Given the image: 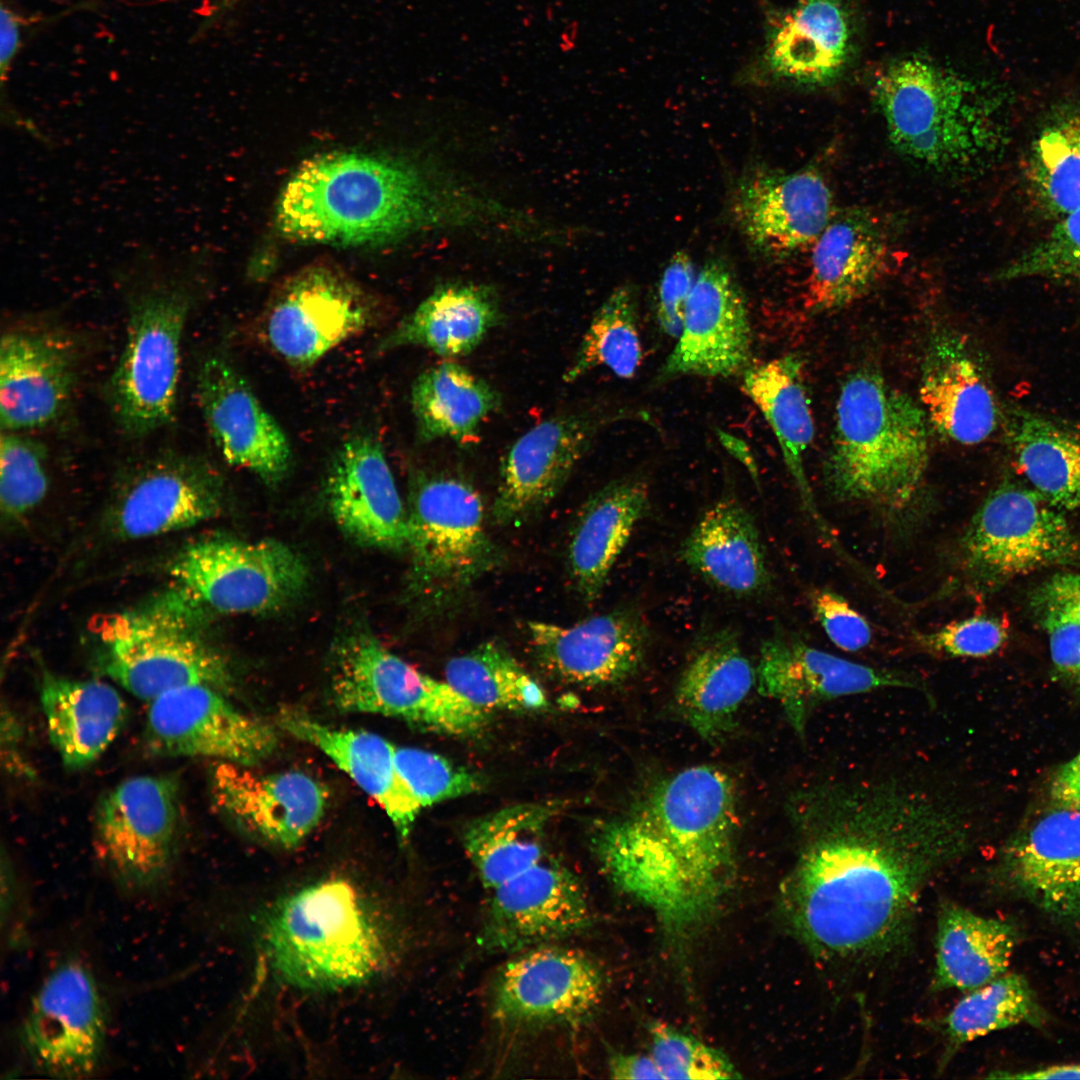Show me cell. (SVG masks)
Listing matches in <instances>:
<instances>
[{
    "instance_id": "1",
    "label": "cell",
    "mask_w": 1080,
    "mask_h": 1080,
    "mask_svg": "<svg viewBox=\"0 0 1080 1080\" xmlns=\"http://www.w3.org/2000/svg\"><path fill=\"white\" fill-rule=\"evenodd\" d=\"M798 808L802 843L778 899L792 934L828 962L902 950L924 890L968 848L960 808L897 781L820 784Z\"/></svg>"
},
{
    "instance_id": "2",
    "label": "cell",
    "mask_w": 1080,
    "mask_h": 1080,
    "mask_svg": "<svg viewBox=\"0 0 1080 1080\" xmlns=\"http://www.w3.org/2000/svg\"><path fill=\"white\" fill-rule=\"evenodd\" d=\"M738 810L730 776L712 765L654 784L598 828L592 848L608 880L652 912L682 948L718 915L736 877Z\"/></svg>"
},
{
    "instance_id": "3",
    "label": "cell",
    "mask_w": 1080,
    "mask_h": 1080,
    "mask_svg": "<svg viewBox=\"0 0 1080 1080\" xmlns=\"http://www.w3.org/2000/svg\"><path fill=\"white\" fill-rule=\"evenodd\" d=\"M455 192L406 159L333 152L305 161L291 176L275 223L297 242L385 243L470 215Z\"/></svg>"
},
{
    "instance_id": "4",
    "label": "cell",
    "mask_w": 1080,
    "mask_h": 1080,
    "mask_svg": "<svg viewBox=\"0 0 1080 1080\" xmlns=\"http://www.w3.org/2000/svg\"><path fill=\"white\" fill-rule=\"evenodd\" d=\"M925 412L877 372L859 370L841 387L824 482L838 501L861 503L893 524L924 514L929 462Z\"/></svg>"
},
{
    "instance_id": "5",
    "label": "cell",
    "mask_w": 1080,
    "mask_h": 1080,
    "mask_svg": "<svg viewBox=\"0 0 1080 1080\" xmlns=\"http://www.w3.org/2000/svg\"><path fill=\"white\" fill-rule=\"evenodd\" d=\"M392 928L360 889L328 878L271 903L260 919L259 945L280 983L303 991H334L366 984L391 966L396 952Z\"/></svg>"
},
{
    "instance_id": "6",
    "label": "cell",
    "mask_w": 1080,
    "mask_h": 1080,
    "mask_svg": "<svg viewBox=\"0 0 1080 1080\" xmlns=\"http://www.w3.org/2000/svg\"><path fill=\"white\" fill-rule=\"evenodd\" d=\"M874 90L890 141L921 165L967 168L1000 144L994 104L970 81L927 60L896 61Z\"/></svg>"
},
{
    "instance_id": "7",
    "label": "cell",
    "mask_w": 1080,
    "mask_h": 1080,
    "mask_svg": "<svg viewBox=\"0 0 1080 1080\" xmlns=\"http://www.w3.org/2000/svg\"><path fill=\"white\" fill-rule=\"evenodd\" d=\"M145 248L134 255L141 283L130 299L124 349L108 386L121 430L144 437L172 419L177 400L181 340L191 304L172 259ZM186 264V262H185Z\"/></svg>"
},
{
    "instance_id": "8",
    "label": "cell",
    "mask_w": 1080,
    "mask_h": 1080,
    "mask_svg": "<svg viewBox=\"0 0 1080 1080\" xmlns=\"http://www.w3.org/2000/svg\"><path fill=\"white\" fill-rule=\"evenodd\" d=\"M197 608L181 591L145 609L104 616L96 625L104 674L149 703L185 686L230 689L227 661L195 631Z\"/></svg>"
},
{
    "instance_id": "9",
    "label": "cell",
    "mask_w": 1080,
    "mask_h": 1080,
    "mask_svg": "<svg viewBox=\"0 0 1080 1080\" xmlns=\"http://www.w3.org/2000/svg\"><path fill=\"white\" fill-rule=\"evenodd\" d=\"M406 548L412 556L411 590L430 612L455 605L499 560L479 493L441 473L419 472L412 480Z\"/></svg>"
},
{
    "instance_id": "10",
    "label": "cell",
    "mask_w": 1080,
    "mask_h": 1080,
    "mask_svg": "<svg viewBox=\"0 0 1080 1080\" xmlns=\"http://www.w3.org/2000/svg\"><path fill=\"white\" fill-rule=\"evenodd\" d=\"M1031 487L1004 480L985 498L958 544V568L978 593L1080 559V537Z\"/></svg>"
},
{
    "instance_id": "11",
    "label": "cell",
    "mask_w": 1080,
    "mask_h": 1080,
    "mask_svg": "<svg viewBox=\"0 0 1080 1080\" xmlns=\"http://www.w3.org/2000/svg\"><path fill=\"white\" fill-rule=\"evenodd\" d=\"M331 691L344 712L393 717L440 734L472 736L489 720L447 681L418 671L367 633L337 647Z\"/></svg>"
},
{
    "instance_id": "12",
    "label": "cell",
    "mask_w": 1080,
    "mask_h": 1080,
    "mask_svg": "<svg viewBox=\"0 0 1080 1080\" xmlns=\"http://www.w3.org/2000/svg\"><path fill=\"white\" fill-rule=\"evenodd\" d=\"M181 590L199 607L222 614H259L288 605L304 590L308 568L280 541L206 539L170 565Z\"/></svg>"
},
{
    "instance_id": "13",
    "label": "cell",
    "mask_w": 1080,
    "mask_h": 1080,
    "mask_svg": "<svg viewBox=\"0 0 1080 1080\" xmlns=\"http://www.w3.org/2000/svg\"><path fill=\"white\" fill-rule=\"evenodd\" d=\"M180 807V784L170 775L129 777L99 799L96 850L119 885L150 892L166 882L179 845Z\"/></svg>"
},
{
    "instance_id": "14",
    "label": "cell",
    "mask_w": 1080,
    "mask_h": 1080,
    "mask_svg": "<svg viewBox=\"0 0 1080 1080\" xmlns=\"http://www.w3.org/2000/svg\"><path fill=\"white\" fill-rule=\"evenodd\" d=\"M379 307L355 280L326 265L308 266L272 292L259 320L266 345L289 366L306 370L334 348L373 327Z\"/></svg>"
},
{
    "instance_id": "15",
    "label": "cell",
    "mask_w": 1080,
    "mask_h": 1080,
    "mask_svg": "<svg viewBox=\"0 0 1080 1080\" xmlns=\"http://www.w3.org/2000/svg\"><path fill=\"white\" fill-rule=\"evenodd\" d=\"M107 1009L92 970L80 959L58 963L34 993L19 1028L30 1064L64 1079L96 1072L107 1039Z\"/></svg>"
},
{
    "instance_id": "16",
    "label": "cell",
    "mask_w": 1080,
    "mask_h": 1080,
    "mask_svg": "<svg viewBox=\"0 0 1080 1080\" xmlns=\"http://www.w3.org/2000/svg\"><path fill=\"white\" fill-rule=\"evenodd\" d=\"M605 992L599 965L583 952L548 943L515 955L497 971L491 1017L510 1031L576 1025L596 1011Z\"/></svg>"
},
{
    "instance_id": "17",
    "label": "cell",
    "mask_w": 1080,
    "mask_h": 1080,
    "mask_svg": "<svg viewBox=\"0 0 1080 1080\" xmlns=\"http://www.w3.org/2000/svg\"><path fill=\"white\" fill-rule=\"evenodd\" d=\"M145 743L161 757H201L253 766L278 744L275 729L205 685L173 689L151 701Z\"/></svg>"
},
{
    "instance_id": "18",
    "label": "cell",
    "mask_w": 1080,
    "mask_h": 1080,
    "mask_svg": "<svg viewBox=\"0 0 1080 1080\" xmlns=\"http://www.w3.org/2000/svg\"><path fill=\"white\" fill-rule=\"evenodd\" d=\"M617 415V414H615ZM614 414L574 410L549 417L507 450L492 507L496 523H520L560 492L600 429Z\"/></svg>"
},
{
    "instance_id": "19",
    "label": "cell",
    "mask_w": 1080,
    "mask_h": 1080,
    "mask_svg": "<svg viewBox=\"0 0 1080 1080\" xmlns=\"http://www.w3.org/2000/svg\"><path fill=\"white\" fill-rule=\"evenodd\" d=\"M677 344L657 378L730 377L751 366L752 330L742 289L723 261L697 272Z\"/></svg>"
},
{
    "instance_id": "20",
    "label": "cell",
    "mask_w": 1080,
    "mask_h": 1080,
    "mask_svg": "<svg viewBox=\"0 0 1080 1080\" xmlns=\"http://www.w3.org/2000/svg\"><path fill=\"white\" fill-rule=\"evenodd\" d=\"M197 395L208 431L227 463L271 485L287 475L293 455L284 430L229 360L212 355L203 361Z\"/></svg>"
},
{
    "instance_id": "21",
    "label": "cell",
    "mask_w": 1080,
    "mask_h": 1080,
    "mask_svg": "<svg viewBox=\"0 0 1080 1080\" xmlns=\"http://www.w3.org/2000/svg\"><path fill=\"white\" fill-rule=\"evenodd\" d=\"M540 667L559 681L586 686L622 683L644 663L650 633L637 610L622 608L564 627L528 623Z\"/></svg>"
},
{
    "instance_id": "22",
    "label": "cell",
    "mask_w": 1080,
    "mask_h": 1080,
    "mask_svg": "<svg viewBox=\"0 0 1080 1080\" xmlns=\"http://www.w3.org/2000/svg\"><path fill=\"white\" fill-rule=\"evenodd\" d=\"M756 676L760 693L781 704L800 736L817 704L883 688L919 687L906 675L853 662L782 635L762 644Z\"/></svg>"
},
{
    "instance_id": "23",
    "label": "cell",
    "mask_w": 1080,
    "mask_h": 1080,
    "mask_svg": "<svg viewBox=\"0 0 1080 1080\" xmlns=\"http://www.w3.org/2000/svg\"><path fill=\"white\" fill-rule=\"evenodd\" d=\"M220 484L199 458L164 455L146 462L118 490L109 525L119 539H139L192 527L219 509Z\"/></svg>"
},
{
    "instance_id": "24",
    "label": "cell",
    "mask_w": 1080,
    "mask_h": 1080,
    "mask_svg": "<svg viewBox=\"0 0 1080 1080\" xmlns=\"http://www.w3.org/2000/svg\"><path fill=\"white\" fill-rule=\"evenodd\" d=\"M210 794L221 813L282 848L306 839L320 823L328 800L325 787L303 772L263 774L228 762L214 763Z\"/></svg>"
},
{
    "instance_id": "25",
    "label": "cell",
    "mask_w": 1080,
    "mask_h": 1080,
    "mask_svg": "<svg viewBox=\"0 0 1080 1080\" xmlns=\"http://www.w3.org/2000/svg\"><path fill=\"white\" fill-rule=\"evenodd\" d=\"M731 210L753 248L779 255L816 240L832 219L833 200L815 171L787 174L756 167L737 182Z\"/></svg>"
},
{
    "instance_id": "26",
    "label": "cell",
    "mask_w": 1080,
    "mask_h": 1080,
    "mask_svg": "<svg viewBox=\"0 0 1080 1080\" xmlns=\"http://www.w3.org/2000/svg\"><path fill=\"white\" fill-rule=\"evenodd\" d=\"M328 508L353 540L370 547H407L408 512L380 441L370 434L347 439L332 459L325 482Z\"/></svg>"
},
{
    "instance_id": "27",
    "label": "cell",
    "mask_w": 1080,
    "mask_h": 1080,
    "mask_svg": "<svg viewBox=\"0 0 1080 1080\" xmlns=\"http://www.w3.org/2000/svg\"><path fill=\"white\" fill-rule=\"evenodd\" d=\"M76 352L73 342L54 330L19 328L2 336V431L42 428L63 413L76 382Z\"/></svg>"
},
{
    "instance_id": "28",
    "label": "cell",
    "mask_w": 1080,
    "mask_h": 1080,
    "mask_svg": "<svg viewBox=\"0 0 1080 1080\" xmlns=\"http://www.w3.org/2000/svg\"><path fill=\"white\" fill-rule=\"evenodd\" d=\"M1006 847V884L1053 919L1080 926V808L1061 807Z\"/></svg>"
},
{
    "instance_id": "29",
    "label": "cell",
    "mask_w": 1080,
    "mask_h": 1080,
    "mask_svg": "<svg viewBox=\"0 0 1080 1080\" xmlns=\"http://www.w3.org/2000/svg\"><path fill=\"white\" fill-rule=\"evenodd\" d=\"M919 394L925 415L937 431L962 445L984 442L1002 419L984 368L967 343L952 332L938 333L929 342Z\"/></svg>"
},
{
    "instance_id": "30",
    "label": "cell",
    "mask_w": 1080,
    "mask_h": 1080,
    "mask_svg": "<svg viewBox=\"0 0 1080 1080\" xmlns=\"http://www.w3.org/2000/svg\"><path fill=\"white\" fill-rule=\"evenodd\" d=\"M277 721L330 758L380 805L399 836L408 837L422 807L396 768L395 746L375 733L329 726L295 709H282Z\"/></svg>"
},
{
    "instance_id": "31",
    "label": "cell",
    "mask_w": 1080,
    "mask_h": 1080,
    "mask_svg": "<svg viewBox=\"0 0 1080 1080\" xmlns=\"http://www.w3.org/2000/svg\"><path fill=\"white\" fill-rule=\"evenodd\" d=\"M756 680L736 634L715 631L694 649L676 686L675 705L699 736L715 742L732 730L736 713Z\"/></svg>"
},
{
    "instance_id": "32",
    "label": "cell",
    "mask_w": 1080,
    "mask_h": 1080,
    "mask_svg": "<svg viewBox=\"0 0 1080 1080\" xmlns=\"http://www.w3.org/2000/svg\"><path fill=\"white\" fill-rule=\"evenodd\" d=\"M502 320L493 288L470 282L445 283L382 337L376 352L422 347L444 358L465 356Z\"/></svg>"
},
{
    "instance_id": "33",
    "label": "cell",
    "mask_w": 1080,
    "mask_h": 1080,
    "mask_svg": "<svg viewBox=\"0 0 1080 1080\" xmlns=\"http://www.w3.org/2000/svg\"><path fill=\"white\" fill-rule=\"evenodd\" d=\"M681 555L695 573L735 596L761 594L771 583L755 521L733 497L719 499L702 514Z\"/></svg>"
},
{
    "instance_id": "34",
    "label": "cell",
    "mask_w": 1080,
    "mask_h": 1080,
    "mask_svg": "<svg viewBox=\"0 0 1080 1080\" xmlns=\"http://www.w3.org/2000/svg\"><path fill=\"white\" fill-rule=\"evenodd\" d=\"M40 702L49 739L64 766L83 769L109 748L127 718V705L111 685L44 671Z\"/></svg>"
},
{
    "instance_id": "35",
    "label": "cell",
    "mask_w": 1080,
    "mask_h": 1080,
    "mask_svg": "<svg viewBox=\"0 0 1080 1080\" xmlns=\"http://www.w3.org/2000/svg\"><path fill=\"white\" fill-rule=\"evenodd\" d=\"M649 508V488L638 477L614 480L582 505L570 534L568 567L579 595L595 601Z\"/></svg>"
},
{
    "instance_id": "36",
    "label": "cell",
    "mask_w": 1080,
    "mask_h": 1080,
    "mask_svg": "<svg viewBox=\"0 0 1080 1080\" xmlns=\"http://www.w3.org/2000/svg\"><path fill=\"white\" fill-rule=\"evenodd\" d=\"M887 262L880 229L864 214L831 219L814 241L805 307L818 313L841 308L878 280Z\"/></svg>"
},
{
    "instance_id": "37",
    "label": "cell",
    "mask_w": 1080,
    "mask_h": 1080,
    "mask_svg": "<svg viewBox=\"0 0 1080 1080\" xmlns=\"http://www.w3.org/2000/svg\"><path fill=\"white\" fill-rule=\"evenodd\" d=\"M850 49L849 17L840 0H800L771 32L765 60L777 77L824 84L842 71Z\"/></svg>"
},
{
    "instance_id": "38",
    "label": "cell",
    "mask_w": 1080,
    "mask_h": 1080,
    "mask_svg": "<svg viewBox=\"0 0 1080 1080\" xmlns=\"http://www.w3.org/2000/svg\"><path fill=\"white\" fill-rule=\"evenodd\" d=\"M1004 441L1030 487L1061 511L1080 508V433L1028 409L1002 412Z\"/></svg>"
},
{
    "instance_id": "39",
    "label": "cell",
    "mask_w": 1080,
    "mask_h": 1080,
    "mask_svg": "<svg viewBox=\"0 0 1080 1080\" xmlns=\"http://www.w3.org/2000/svg\"><path fill=\"white\" fill-rule=\"evenodd\" d=\"M936 927L935 990L969 992L1007 972L1016 944L1010 924L944 900Z\"/></svg>"
},
{
    "instance_id": "40",
    "label": "cell",
    "mask_w": 1080,
    "mask_h": 1080,
    "mask_svg": "<svg viewBox=\"0 0 1080 1080\" xmlns=\"http://www.w3.org/2000/svg\"><path fill=\"white\" fill-rule=\"evenodd\" d=\"M410 402L420 443L448 438L465 446L476 441L480 425L500 408L501 396L466 367L444 361L416 377Z\"/></svg>"
},
{
    "instance_id": "41",
    "label": "cell",
    "mask_w": 1080,
    "mask_h": 1080,
    "mask_svg": "<svg viewBox=\"0 0 1080 1080\" xmlns=\"http://www.w3.org/2000/svg\"><path fill=\"white\" fill-rule=\"evenodd\" d=\"M742 376L743 391L770 425L787 468L800 490L807 493L803 464L813 441L814 423L801 358L788 354L751 365Z\"/></svg>"
},
{
    "instance_id": "42",
    "label": "cell",
    "mask_w": 1080,
    "mask_h": 1080,
    "mask_svg": "<svg viewBox=\"0 0 1080 1080\" xmlns=\"http://www.w3.org/2000/svg\"><path fill=\"white\" fill-rule=\"evenodd\" d=\"M560 803H522L474 820L465 830L464 848L482 885L545 856V830Z\"/></svg>"
},
{
    "instance_id": "43",
    "label": "cell",
    "mask_w": 1080,
    "mask_h": 1080,
    "mask_svg": "<svg viewBox=\"0 0 1080 1080\" xmlns=\"http://www.w3.org/2000/svg\"><path fill=\"white\" fill-rule=\"evenodd\" d=\"M1027 176L1040 207L1056 219L1080 206V105H1062L1043 123Z\"/></svg>"
},
{
    "instance_id": "44",
    "label": "cell",
    "mask_w": 1080,
    "mask_h": 1080,
    "mask_svg": "<svg viewBox=\"0 0 1080 1080\" xmlns=\"http://www.w3.org/2000/svg\"><path fill=\"white\" fill-rule=\"evenodd\" d=\"M1045 1019L1036 995L1022 975L1005 973L969 991L943 1020L945 1050L940 1067L964 1044L1019 1024L1040 1026Z\"/></svg>"
},
{
    "instance_id": "45",
    "label": "cell",
    "mask_w": 1080,
    "mask_h": 1080,
    "mask_svg": "<svg viewBox=\"0 0 1080 1080\" xmlns=\"http://www.w3.org/2000/svg\"><path fill=\"white\" fill-rule=\"evenodd\" d=\"M445 680L476 706L510 711L548 705L541 686L496 642H485L446 664Z\"/></svg>"
},
{
    "instance_id": "46",
    "label": "cell",
    "mask_w": 1080,
    "mask_h": 1080,
    "mask_svg": "<svg viewBox=\"0 0 1080 1080\" xmlns=\"http://www.w3.org/2000/svg\"><path fill=\"white\" fill-rule=\"evenodd\" d=\"M643 358L635 289H614L594 314L562 378L572 383L598 367L623 379L634 377Z\"/></svg>"
},
{
    "instance_id": "47",
    "label": "cell",
    "mask_w": 1080,
    "mask_h": 1080,
    "mask_svg": "<svg viewBox=\"0 0 1080 1080\" xmlns=\"http://www.w3.org/2000/svg\"><path fill=\"white\" fill-rule=\"evenodd\" d=\"M0 506L4 519L16 522L34 510L48 491L44 448L21 432L2 431Z\"/></svg>"
},
{
    "instance_id": "48",
    "label": "cell",
    "mask_w": 1080,
    "mask_h": 1080,
    "mask_svg": "<svg viewBox=\"0 0 1080 1080\" xmlns=\"http://www.w3.org/2000/svg\"><path fill=\"white\" fill-rule=\"evenodd\" d=\"M1000 280L1045 279L1080 285V206L999 273Z\"/></svg>"
},
{
    "instance_id": "49",
    "label": "cell",
    "mask_w": 1080,
    "mask_h": 1080,
    "mask_svg": "<svg viewBox=\"0 0 1080 1080\" xmlns=\"http://www.w3.org/2000/svg\"><path fill=\"white\" fill-rule=\"evenodd\" d=\"M650 1055L664 1079H738L742 1076L721 1050L668 1024L650 1026Z\"/></svg>"
},
{
    "instance_id": "50",
    "label": "cell",
    "mask_w": 1080,
    "mask_h": 1080,
    "mask_svg": "<svg viewBox=\"0 0 1080 1080\" xmlns=\"http://www.w3.org/2000/svg\"><path fill=\"white\" fill-rule=\"evenodd\" d=\"M394 761L422 808L477 792L484 784L479 774L427 750L395 747Z\"/></svg>"
},
{
    "instance_id": "51",
    "label": "cell",
    "mask_w": 1080,
    "mask_h": 1080,
    "mask_svg": "<svg viewBox=\"0 0 1080 1080\" xmlns=\"http://www.w3.org/2000/svg\"><path fill=\"white\" fill-rule=\"evenodd\" d=\"M1008 637L996 617L976 615L953 621L941 628L920 633L915 641L921 648L948 657L980 658L997 652Z\"/></svg>"
},
{
    "instance_id": "52",
    "label": "cell",
    "mask_w": 1080,
    "mask_h": 1080,
    "mask_svg": "<svg viewBox=\"0 0 1080 1080\" xmlns=\"http://www.w3.org/2000/svg\"><path fill=\"white\" fill-rule=\"evenodd\" d=\"M810 604L815 617L830 641L847 652L866 648L873 631L867 619L841 595L826 588L810 592Z\"/></svg>"
},
{
    "instance_id": "53",
    "label": "cell",
    "mask_w": 1080,
    "mask_h": 1080,
    "mask_svg": "<svg viewBox=\"0 0 1080 1080\" xmlns=\"http://www.w3.org/2000/svg\"><path fill=\"white\" fill-rule=\"evenodd\" d=\"M696 277L693 261L685 251L676 252L663 270L657 289L656 318L670 337L678 338L681 333Z\"/></svg>"
},
{
    "instance_id": "54",
    "label": "cell",
    "mask_w": 1080,
    "mask_h": 1080,
    "mask_svg": "<svg viewBox=\"0 0 1080 1080\" xmlns=\"http://www.w3.org/2000/svg\"><path fill=\"white\" fill-rule=\"evenodd\" d=\"M1049 640L1057 676L1080 692V624L1057 616L1039 617Z\"/></svg>"
},
{
    "instance_id": "55",
    "label": "cell",
    "mask_w": 1080,
    "mask_h": 1080,
    "mask_svg": "<svg viewBox=\"0 0 1080 1080\" xmlns=\"http://www.w3.org/2000/svg\"><path fill=\"white\" fill-rule=\"evenodd\" d=\"M1030 603L1038 617L1057 616L1080 624V571L1054 574L1032 592Z\"/></svg>"
},
{
    "instance_id": "56",
    "label": "cell",
    "mask_w": 1080,
    "mask_h": 1080,
    "mask_svg": "<svg viewBox=\"0 0 1080 1080\" xmlns=\"http://www.w3.org/2000/svg\"><path fill=\"white\" fill-rule=\"evenodd\" d=\"M610 1078L617 1080L664 1079L650 1054L614 1053L608 1062Z\"/></svg>"
},
{
    "instance_id": "57",
    "label": "cell",
    "mask_w": 1080,
    "mask_h": 1080,
    "mask_svg": "<svg viewBox=\"0 0 1080 1080\" xmlns=\"http://www.w3.org/2000/svg\"><path fill=\"white\" fill-rule=\"evenodd\" d=\"M1050 797L1057 806L1080 808V751L1054 775Z\"/></svg>"
},
{
    "instance_id": "58",
    "label": "cell",
    "mask_w": 1080,
    "mask_h": 1080,
    "mask_svg": "<svg viewBox=\"0 0 1080 1080\" xmlns=\"http://www.w3.org/2000/svg\"><path fill=\"white\" fill-rule=\"evenodd\" d=\"M20 24L17 15L8 7L2 5L0 14V74L2 83L8 75L20 46Z\"/></svg>"
},
{
    "instance_id": "59",
    "label": "cell",
    "mask_w": 1080,
    "mask_h": 1080,
    "mask_svg": "<svg viewBox=\"0 0 1080 1080\" xmlns=\"http://www.w3.org/2000/svg\"><path fill=\"white\" fill-rule=\"evenodd\" d=\"M236 0H217V4L214 7L215 12L226 11Z\"/></svg>"
}]
</instances>
